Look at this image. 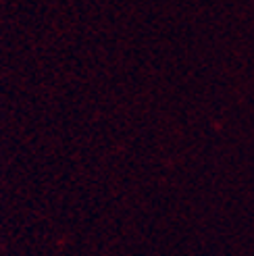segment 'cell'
Returning <instances> with one entry per match:
<instances>
[]
</instances>
